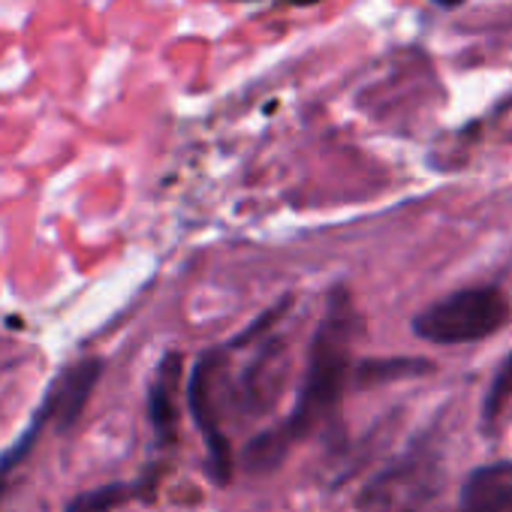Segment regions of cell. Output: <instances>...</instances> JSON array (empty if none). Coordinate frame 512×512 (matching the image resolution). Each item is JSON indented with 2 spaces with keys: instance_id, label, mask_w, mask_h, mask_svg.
I'll return each mask as SVG.
<instances>
[{
  "instance_id": "obj_8",
  "label": "cell",
  "mask_w": 512,
  "mask_h": 512,
  "mask_svg": "<svg viewBox=\"0 0 512 512\" xmlns=\"http://www.w3.org/2000/svg\"><path fill=\"white\" fill-rule=\"evenodd\" d=\"M49 419H52V407H49V401L43 398V404H40V410H37L34 422H31V425H28V431L22 434V440H19L10 452L0 455V494H4L7 476L19 467V461H22V458H28V452L34 449V443H37V437H40V431H43V425H46Z\"/></svg>"
},
{
  "instance_id": "obj_1",
  "label": "cell",
  "mask_w": 512,
  "mask_h": 512,
  "mask_svg": "<svg viewBox=\"0 0 512 512\" xmlns=\"http://www.w3.org/2000/svg\"><path fill=\"white\" fill-rule=\"evenodd\" d=\"M290 299L266 311L247 332L223 347L199 356L187 383V404L208 452V470L214 482L232 479V440L229 425L263 416L275 407L287 377V341L284 320Z\"/></svg>"
},
{
  "instance_id": "obj_6",
  "label": "cell",
  "mask_w": 512,
  "mask_h": 512,
  "mask_svg": "<svg viewBox=\"0 0 512 512\" xmlns=\"http://www.w3.org/2000/svg\"><path fill=\"white\" fill-rule=\"evenodd\" d=\"M100 374H103V362L100 359H82V362L70 365L55 380V386L49 389L46 401L52 407V419H55L58 428H70L82 416V410H85V404H88Z\"/></svg>"
},
{
  "instance_id": "obj_3",
  "label": "cell",
  "mask_w": 512,
  "mask_h": 512,
  "mask_svg": "<svg viewBox=\"0 0 512 512\" xmlns=\"http://www.w3.org/2000/svg\"><path fill=\"white\" fill-rule=\"evenodd\" d=\"M509 323V302L497 287H464L413 317V332L428 344H476Z\"/></svg>"
},
{
  "instance_id": "obj_4",
  "label": "cell",
  "mask_w": 512,
  "mask_h": 512,
  "mask_svg": "<svg viewBox=\"0 0 512 512\" xmlns=\"http://www.w3.org/2000/svg\"><path fill=\"white\" fill-rule=\"evenodd\" d=\"M455 512H512V458L476 467L461 485Z\"/></svg>"
},
{
  "instance_id": "obj_2",
  "label": "cell",
  "mask_w": 512,
  "mask_h": 512,
  "mask_svg": "<svg viewBox=\"0 0 512 512\" xmlns=\"http://www.w3.org/2000/svg\"><path fill=\"white\" fill-rule=\"evenodd\" d=\"M359 311L344 287L332 290L326 299V311L320 317V326L311 341L308 371L296 398L293 413L275 425L272 431H263L253 437L244 449V470L247 473H269L275 470L287 452L311 437L320 425L332 422L341 410L350 374H353V344L359 335Z\"/></svg>"
},
{
  "instance_id": "obj_5",
  "label": "cell",
  "mask_w": 512,
  "mask_h": 512,
  "mask_svg": "<svg viewBox=\"0 0 512 512\" xmlns=\"http://www.w3.org/2000/svg\"><path fill=\"white\" fill-rule=\"evenodd\" d=\"M181 356L166 353L154 371L151 389H148V419L154 428L157 443H172L178 434V389H181Z\"/></svg>"
},
{
  "instance_id": "obj_7",
  "label": "cell",
  "mask_w": 512,
  "mask_h": 512,
  "mask_svg": "<svg viewBox=\"0 0 512 512\" xmlns=\"http://www.w3.org/2000/svg\"><path fill=\"white\" fill-rule=\"evenodd\" d=\"M509 401H512V353L500 362V368L494 371V377L488 383V392L482 398V422L488 428H494Z\"/></svg>"
},
{
  "instance_id": "obj_9",
  "label": "cell",
  "mask_w": 512,
  "mask_h": 512,
  "mask_svg": "<svg viewBox=\"0 0 512 512\" xmlns=\"http://www.w3.org/2000/svg\"><path fill=\"white\" fill-rule=\"evenodd\" d=\"M434 4H440V7H458L461 0H434Z\"/></svg>"
}]
</instances>
